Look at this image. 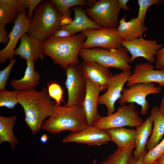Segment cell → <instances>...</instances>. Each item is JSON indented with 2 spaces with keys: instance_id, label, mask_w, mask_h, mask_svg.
I'll return each instance as SVG.
<instances>
[{
  "instance_id": "cell-31",
  "label": "cell",
  "mask_w": 164,
  "mask_h": 164,
  "mask_svg": "<svg viewBox=\"0 0 164 164\" xmlns=\"http://www.w3.org/2000/svg\"><path fill=\"white\" fill-rule=\"evenodd\" d=\"M164 2L163 0H138L139 6L138 17L141 23L144 25L146 13L148 8L153 5H159Z\"/></svg>"
},
{
  "instance_id": "cell-26",
  "label": "cell",
  "mask_w": 164,
  "mask_h": 164,
  "mask_svg": "<svg viewBox=\"0 0 164 164\" xmlns=\"http://www.w3.org/2000/svg\"><path fill=\"white\" fill-rule=\"evenodd\" d=\"M135 147V141L125 147L118 148L114 153L99 164H129L133 157Z\"/></svg>"
},
{
  "instance_id": "cell-12",
  "label": "cell",
  "mask_w": 164,
  "mask_h": 164,
  "mask_svg": "<svg viewBox=\"0 0 164 164\" xmlns=\"http://www.w3.org/2000/svg\"><path fill=\"white\" fill-rule=\"evenodd\" d=\"M132 73L130 70L113 75L108 83L106 91L99 96L98 104L106 107L107 115L114 112L115 104L121 97L124 86L128 82Z\"/></svg>"
},
{
  "instance_id": "cell-13",
  "label": "cell",
  "mask_w": 164,
  "mask_h": 164,
  "mask_svg": "<svg viewBox=\"0 0 164 164\" xmlns=\"http://www.w3.org/2000/svg\"><path fill=\"white\" fill-rule=\"evenodd\" d=\"M24 9L21 11L17 19L14 22L12 29L9 34V41L6 46L0 51V64L5 63L7 59L14 58L15 50L19 39L25 34L26 33L32 18H28Z\"/></svg>"
},
{
  "instance_id": "cell-37",
  "label": "cell",
  "mask_w": 164,
  "mask_h": 164,
  "mask_svg": "<svg viewBox=\"0 0 164 164\" xmlns=\"http://www.w3.org/2000/svg\"><path fill=\"white\" fill-rule=\"evenodd\" d=\"M9 34L5 27L0 28V43L7 45L9 41Z\"/></svg>"
},
{
  "instance_id": "cell-36",
  "label": "cell",
  "mask_w": 164,
  "mask_h": 164,
  "mask_svg": "<svg viewBox=\"0 0 164 164\" xmlns=\"http://www.w3.org/2000/svg\"><path fill=\"white\" fill-rule=\"evenodd\" d=\"M42 1L41 0H26L28 8H29L27 16L28 18L31 19L32 18L35 9Z\"/></svg>"
},
{
  "instance_id": "cell-35",
  "label": "cell",
  "mask_w": 164,
  "mask_h": 164,
  "mask_svg": "<svg viewBox=\"0 0 164 164\" xmlns=\"http://www.w3.org/2000/svg\"><path fill=\"white\" fill-rule=\"evenodd\" d=\"M155 68L164 69V46L159 50L156 56Z\"/></svg>"
},
{
  "instance_id": "cell-27",
  "label": "cell",
  "mask_w": 164,
  "mask_h": 164,
  "mask_svg": "<svg viewBox=\"0 0 164 164\" xmlns=\"http://www.w3.org/2000/svg\"><path fill=\"white\" fill-rule=\"evenodd\" d=\"M54 5L56 10L61 16L70 15L71 11L70 8L72 6L80 5H86L87 4L85 0H50Z\"/></svg>"
},
{
  "instance_id": "cell-10",
  "label": "cell",
  "mask_w": 164,
  "mask_h": 164,
  "mask_svg": "<svg viewBox=\"0 0 164 164\" xmlns=\"http://www.w3.org/2000/svg\"><path fill=\"white\" fill-rule=\"evenodd\" d=\"M86 39L82 48L100 47L108 50L116 49L122 46L121 40L117 28L91 29L83 31Z\"/></svg>"
},
{
  "instance_id": "cell-46",
  "label": "cell",
  "mask_w": 164,
  "mask_h": 164,
  "mask_svg": "<svg viewBox=\"0 0 164 164\" xmlns=\"http://www.w3.org/2000/svg\"><path fill=\"white\" fill-rule=\"evenodd\" d=\"M91 164H97V160L96 159H94L93 160Z\"/></svg>"
},
{
  "instance_id": "cell-47",
  "label": "cell",
  "mask_w": 164,
  "mask_h": 164,
  "mask_svg": "<svg viewBox=\"0 0 164 164\" xmlns=\"http://www.w3.org/2000/svg\"><path fill=\"white\" fill-rule=\"evenodd\" d=\"M153 164H157V160Z\"/></svg>"
},
{
  "instance_id": "cell-5",
  "label": "cell",
  "mask_w": 164,
  "mask_h": 164,
  "mask_svg": "<svg viewBox=\"0 0 164 164\" xmlns=\"http://www.w3.org/2000/svg\"><path fill=\"white\" fill-rule=\"evenodd\" d=\"M78 56L83 60L94 61L108 68L114 67L125 71L130 70L132 68L129 64L131 62L128 51L122 46L111 50L98 48H82Z\"/></svg>"
},
{
  "instance_id": "cell-38",
  "label": "cell",
  "mask_w": 164,
  "mask_h": 164,
  "mask_svg": "<svg viewBox=\"0 0 164 164\" xmlns=\"http://www.w3.org/2000/svg\"><path fill=\"white\" fill-rule=\"evenodd\" d=\"M73 20L70 15L61 16L60 19V26L68 25L70 24Z\"/></svg>"
},
{
  "instance_id": "cell-39",
  "label": "cell",
  "mask_w": 164,
  "mask_h": 164,
  "mask_svg": "<svg viewBox=\"0 0 164 164\" xmlns=\"http://www.w3.org/2000/svg\"><path fill=\"white\" fill-rule=\"evenodd\" d=\"M53 35L59 38H64L72 36L71 34L68 31L61 29H59Z\"/></svg>"
},
{
  "instance_id": "cell-33",
  "label": "cell",
  "mask_w": 164,
  "mask_h": 164,
  "mask_svg": "<svg viewBox=\"0 0 164 164\" xmlns=\"http://www.w3.org/2000/svg\"><path fill=\"white\" fill-rule=\"evenodd\" d=\"M16 59L14 58L10 60L9 65L4 69L0 71V90L5 89L9 79L11 70L16 62Z\"/></svg>"
},
{
  "instance_id": "cell-28",
  "label": "cell",
  "mask_w": 164,
  "mask_h": 164,
  "mask_svg": "<svg viewBox=\"0 0 164 164\" xmlns=\"http://www.w3.org/2000/svg\"><path fill=\"white\" fill-rule=\"evenodd\" d=\"M19 13L12 8L0 4V28L4 27L8 24L14 23Z\"/></svg>"
},
{
  "instance_id": "cell-8",
  "label": "cell",
  "mask_w": 164,
  "mask_h": 164,
  "mask_svg": "<svg viewBox=\"0 0 164 164\" xmlns=\"http://www.w3.org/2000/svg\"><path fill=\"white\" fill-rule=\"evenodd\" d=\"M65 84L68 99L67 106H83L87 88V80L83 72L81 63L69 65L65 70Z\"/></svg>"
},
{
  "instance_id": "cell-18",
  "label": "cell",
  "mask_w": 164,
  "mask_h": 164,
  "mask_svg": "<svg viewBox=\"0 0 164 164\" xmlns=\"http://www.w3.org/2000/svg\"><path fill=\"white\" fill-rule=\"evenodd\" d=\"M20 40L19 46L15 50V55L26 61L34 62L38 59H44L41 42L27 33L23 35Z\"/></svg>"
},
{
  "instance_id": "cell-20",
  "label": "cell",
  "mask_w": 164,
  "mask_h": 164,
  "mask_svg": "<svg viewBox=\"0 0 164 164\" xmlns=\"http://www.w3.org/2000/svg\"><path fill=\"white\" fill-rule=\"evenodd\" d=\"M125 15L119 21L117 27L119 36L122 40L129 41L142 36L148 30V28L142 24L137 17L132 18L126 21Z\"/></svg>"
},
{
  "instance_id": "cell-43",
  "label": "cell",
  "mask_w": 164,
  "mask_h": 164,
  "mask_svg": "<svg viewBox=\"0 0 164 164\" xmlns=\"http://www.w3.org/2000/svg\"><path fill=\"white\" fill-rule=\"evenodd\" d=\"M49 139L48 135L45 134L43 135L40 137V140L42 143H45L47 142Z\"/></svg>"
},
{
  "instance_id": "cell-41",
  "label": "cell",
  "mask_w": 164,
  "mask_h": 164,
  "mask_svg": "<svg viewBox=\"0 0 164 164\" xmlns=\"http://www.w3.org/2000/svg\"><path fill=\"white\" fill-rule=\"evenodd\" d=\"M144 155L138 159H135L133 157L129 164H142V159Z\"/></svg>"
},
{
  "instance_id": "cell-9",
  "label": "cell",
  "mask_w": 164,
  "mask_h": 164,
  "mask_svg": "<svg viewBox=\"0 0 164 164\" xmlns=\"http://www.w3.org/2000/svg\"><path fill=\"white\" fill-rule=\"evenodd\" d=\"M161 90V87L156 86L153 83L134 84L128 88H123L118 103L120 105L127 103H136L141 107V114L145 115L150 106L146 99L147 96L151 94H159Z\"/></svg>"
},
{
  "instance_id": "cell-48",
  "label": "cell",
  "mask_w": 164,
  "mask_h": 164,
  "mask_svg": "<svg viewBox=\"0 0 164 164\" xmlns=\"http://www.w3.org/2000/svg\"><path fill=\"white\" fill-rule=\"evenodd\" d=\"M163 17L164 18V13H163Z\"/></svg>"
},
{
  "instance_id": "cell-17",
  "label": "cell",
  "mask_w": 164,
  "mask_h": 164,
  "mask_svg": "<svg viewBox=\"0 0 164 164\" xmlns=\"http://www.w3.org/2000/svg\"><path fill=\"white\" fill-rule=\"evenodd\" d=\"M86 80V93L83 106L88 126H93L101 116L98 113L97 107L99 94L101 91L93 83Z\"/></svg>"
},
{
  "instance_id": "cell-11",
  "label": "cell",
  "mask_w": 164,
  "mask_h": 164,
  "mask_svg": "<svg viewBox=\"0 0 164 164\" xmlns=\"http://www.w3.org/2000/svg\"><path fill=\"white\" fill-rule=\"evenodd\" d=\"M121 43L131 54V63L137 58L143 57L148 62L154 63L158 51L163 47L156 39L147 40L142 36L129 41L122 40Z\"/></svg>"
},
{
  "instance_id": "cell-40",
  "label": "cell",
  "mask_w": 164,
  "mask_h": 164,
  "mask_svg": "<svg viewBox=\"0 0 164 164\" xmlns=\"http://www.w3.org/2000/svg\"><path fill=\"white\" fill-rule=\"evenodd\" d=\"M119 5L121 9L127 11H130L131 9L127 5L129 0H118Z\"/></svg>"
},
{
  "instance_id": "cell-32",
  "label": "cell",
  "mask_w": 164,
  "mask_h": 164,
  "mask_svg": "<svg viewBox=\"0 0 164 164\" xmlns=\"http://www.w3.org/2000/svg\"><path fill=\"white\" fill-rule=\"evenodd\" d=\"M48 93L51 98L54 99L57 106H61L62 101H63V90L58 83L52 82L49 84L48 88Z\"/></svg>"
},
{
  "instance_id": "cell-3",
  "label": "cell",
  "mask_w": 164,
  "mask_h": 164,
  "mask_svg": "<svg viewBox=\"0 0 164 164\" xmlns=\"http://www.w3.org/2000/svg\"><path fill=\"white\" fill-rule=\"evenodd\" d=\"M88 126L83 106H57L54 113L43 122L41 128L52 134L65 130L79 131Z\"/></svg>"
},
{
  "instance_id": "cell-42",
  "label": "cell",
  "mask_w": 164,
  "mask_h": 164,
  "mask_svg": "<svg viewBox=\"0 0 164 164\" xmlns=\"http://www.w3.org/2000/svg\"><path fill=\"white\" fill-rule=\"evenodd\" d=\"M158 108L160 113L164 115V96L161 101L159 107Z\"/></svg>"
},
{
  "instance_id": "cell-24",
  "label": "cell",
  "mask_w": 164,
  "mask_h": 164,
  "mask_svg": "<svg viewBox=\"0 0 164 164\" xmlns=\"http://www.w3.org/2000/svg\"><path fill=\"white\" fill-rule=\"evenodd\" d=\"M17 117L16 115L10 117L0 116V144L8 142L12 149L19 143L13 132Z\"/></svg>"
},
{
  "instance_id": "cell-4",
  "label": "cell",
  "mask_w": 164,
  "mask_h": 164,
  "mask_svg": "<svg viewBox=\"0 0 164 164\" xmlns=\"http://www.w3.org/2000/svg\"><path fill=\"white\" fill-rule=\"evenodd\" d=\"M61 16L50 0L42 1L34 11L27 34L42 42L59 29Z\"/></svg>"
},
{
  "instance_id": "cell-29",
  "label": "cell",
  "mask_w": 164,
  "mask_h": 164,
  "mask_svg": "<svg viewBox=\"0 0 164 164\" xmlns=\"http://www.w3.org/2000/svg\"><path fill=\"white\" fill-rule=\"evenodd\" d=\"M19 91L16 90L8 91L5 89L0 90V107L9 109H13L18 103Z\"/></svg>"
},
{
  "instance_id": "cell-14",
  "label": "cell",
  "mask_w": 164,
  "mask_h": 164,
  "mask_svg": "<svg viewBox=\"0 0 164 164\" xmlns=\"http://www.w3.org/2000/svg\"><path fill=\"white\" fill-rule=\"evenodd\" d=\"M110 141L106 130L88 126L79 131L70 133L63 139L62 142L64 143L77 142L88 146H100Z\"/></svg>"
},
{
  "instance_id": "cell-6",
  "label": "cell",
  "mask_w": 164,
  "mask_h": 164,
  "mask_svg": "<svg viewBox=\"0 0 164 164\" xmlns=\"http://www.w3.org/2000/svg\"><path fill=\"white\" fill-rule=\"evenodd\" d=\"M136 108L134 103L120 105L115 112L106 116H101L93 126L105 130L125 126L139 127L144 121L140 117Z\"/></svg>"
},
{
  "instance_id": "cell-22",
  "label": "cell",
  "mask_w": 164,
  "mask_h": 164,
  "mask_svg": "<svg viewBox=\"0 0 164 164\" xmlns=\"http://www.w3.org/2000/svg\"><path fill=\"white\" fill-rule=\"evenodd\" d=\"M153 125L150 115L140 126L136 127L135 138L136 147L133 156L135 159L140 158L146 152V146L148 138L152 134Z\"/></svg>"
},
{
  "instance_id": "cell-30",
  "label": "cell",
  "mask_w": 164,
  "mask_h": 164,
  "mask_svg": "<svg viewBox=\"0 0 164 164\" xmlns=\"http://www.w3.org/2000/svg\"><path fill=\"white\" fill-rule=\"evenodd\" d=\"M164 154V137L158 143L144 155L142 164H153Z\"/></svg>"
},
{
  "instance_id": "cell-19",
  "label": "cell",
  "mask_w": 164,
  "mask_h": 164,
  "mask_svg": "<svg viewBox=\"0 0 164 164\" xmlns=\"http://www.w3.org/2000/svg\"><path fill=\"white\" fill-rule=\"evenodd\" d=\"M83 5L76 6L72 10L74 13V19L70 24L60 26L59 29L65 30L73 36L79 32L91 29L103 28L87 15Z\"/></svg>"
},
{
  "instance_id": "cell-21",
  "label": "cell",
  "mask_w": 164,
  "mask_h": 164,
  "mask_svg": "<svg viewBox=\"0 0 164 164\" xmlns=\"http://www.w3.org/2000/svg\"><path fill=\"white\" fill-rule=\"evenodd\" d=\"M27 65L24 75L21 79H12L11 81V86L18 91H29L39 85L40 76L34 69V62L26 61Z\"/></svg>"
},
{
  "instance_id": "cell-16",
  "label": "cell",
  "mask_w": 164,
  "mask_h": 164,
  "mask_svg": "<svg viewBox=\"0 0 164 164\" xmlns=\"http://www.w3.org/2000/svg\"><path fill=\"white\" fill-rule=\"evenodd\" d=\"M81 65L86 79L96 85L101 91L107 89L113 76L108 68L93 61L83 60Z\"/></svg>"
},
{
  "instance_id": "cell-7",
  "label": "cell",
  "mask_w": 164,
  "mask_h": 164,
  "mask_svg": "<svg viewBox=\"0 0 164 164\" xmlns=\"http://www.w3.org/2000/svg\"><path fill=\"white\" fill-rule=\"evenodd\" d=\"M121 9L118 0H100L91 8L86 7L87 15L103 28H117Z\"/></svg>"
},
{
  "instance_id": "cell-34",
  "label": "cell",
  "mask_w": 164,
  "mask_h": 164,
  "mask_svg": "<svg viewBox=\"0 0 164 164\" xmlns=\"http://www.w3.org/2000/svg\"><path fill=\"white\" fill-rule=\"evenodd\" d=\"M0 4L12 8L19 13L28 8L26 0H0Z\"/></svg>"
},
{
  "instance_id": "cell-45",
  "label": "cell",
  "mask_w": 164,
  "mask_h": 164,
  "mask_svg": "<svg viewBox=\"0 0 164 164\" xmlns=\"http://www.w3.org/2000/svg\"><path fill=\"white\" fill-rule=\"evenodd\" d=\"M157 164H164V154L157 160Z\"/></svg>"
},
{
  "instance_id": "cell-1",
  "label": "cell",
  "mask_w": 164,
  "mask_h": 164,
  "mask_svg": "<svg viewBox=\"0 0 164 164\" xmlns=\"http://www.w3.org/2000/svg\"><path fill=\"white\" fill-rule=\"evenodd\" d=\"M18 100L23 109L25 121L33 135L39 132L45 119L52 115L57 107L45 87L39 91H19Z\"/></svg>"
},
{
  "instance_id": "cell-2",
  "label": "cell",
  "mask_w": 164,
  "mask_h": 164,
  "mask_svg": "<svg viewBox=\"0 0 164 164\" xmlns=\"http://www.w3.org/2000/svg\"><path fill=\"white\" fill-rule=\"evenodd\" d=\"M86 39V36L81 32L64 38L52 35L41 42L42 51L65 70L69 65L79 63V53Z\"/></svg>"
},
{
  "instance_id": "cell-15",
  "label": "cell",
  "mask_w": 164,
  "mask_h": 164,
  "mask_svg": "<svg viewBox=\"0 0 164 164\" xmlns=\"http://www.w3.org/2000/svg\"><path fill=\"white\" fill-rule=\"evenodd\" d=\"M156 83L164 88V69H154L153 65L149 63L136 64L127 82L128 87L138 83Z\"/></svg>"
},
{
  "instance_id": "cell-25",
  "label": "cell",
  "mask_w": 164,
  "mask_h": 164,
  "mask_svg": "<svg viewBox=\"0 0 164 164\" xmlns=\"http://www.w3.org/2000/svg\"><path fill=\"white\" fill-rule=\"evenodd\" d=\"M110 140L114 142L118 148L125 147L135 141V130L121 127L107 129Z\"/></svg>"
},
{
  "instance_id": "cell-23",
  "label": "cell",
  "mask_w": 164,
  "mask_h": 164,
  "mask_svg": "<svg viewBox=\"0 0 164 164\" xmlns=\"http://www.w3.org/2000/svg\"><path fill=\"white\" fill-rule=\"evenodd\" d=\"M150 115L153 122V127L146 146L148 151L156 145L164 135V115L159 111L158 107L152 108Z\"/></svg>"
},
{
  "instance_id": "cell-44",
  "label": "cell",
  "mask_w": 164,
  "mask_h": 164,
  "mask_svg": "<svg viewBox=\"0 0 164 164\" xmlns=\"http://www.w3.org/2000/svg\"><path fill=\"white\" fill-rule=\"evenodd\" d=\"M97 1L96 0H87L86 2L89 8H92L95 4Z\"/></svg>"
}]
</instances>
